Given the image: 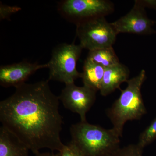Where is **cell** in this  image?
Wrapping results in <instances>:
<instances>
[{
	"mask_svg": "<svg viewBox=\"0 0 156 156\" xmlns=\"http://www.w3.org/2000/svg\"><path fill=\"white\" fill-rule=\"evenodd\" d=\"M49 80L16 87L15 92L0 102V121L35 154L48 148L60 151L62 119L59 98L51 91Z\"/></svg>",
	"mask_w": 156,
	"mask_h": 156,
	"instance_id": "obj_1",
	"label": "cell"
},
{
	"mask_svg": "<svg viewBox=\"0 0 156 156\" xmlns=\"http://www.w3.org/2000/svg\"><path fill=\"white\" fill-rule=\"evenodd\" d=\"M146 79L142 70L136 76L127 82V87L121 91L119 97L107 110L106 114L112 124V129L121 137L126 122L139 120L147 113L141 95V87Z\"/></svg>",
	"mask_w": 156,
	"mask_h": 156,
	"instance_id": "obj_2",
	"label": "cell"
},
{
	"mask_svg": "<svg viewBox=\"0 0 156 156\" xmlns=\"http://www.w3.org/2000/svg\"><path fill=\"white\" fill-rule=\"evenodd\" d=\"M71 142L86 156H108L120 147V136L112 129L87 122L70 127Z\"/></svg>",
	"mask_w": 156,
	"mask_h": 156,
	"instance_id": "obj_3",
	"label": "cell"
},
{
	"mask_svg": "<svg viewBox=\"0 0 156 156\" xmlns=\"http://www.w3.org/2000/svg\"><path fill=\"white\" fill-rule=\"evenodd\" d=\"M83 49L80 44L74 43L60 44L54 48L48 62V80L59 81L65 85L74 83L81 73L76 69V64Z\"/></svg>",
	"mask_w": 156,
	"mask_h": 156,
	"instance_id": "obj_4",
	"label": "cell"
},
{
	"mask_svg": "<svg viewBox=\"0 0 156 156\" xmlns=\"http://www.w3.org/2000/svg\"><path fill=\"white\" fill-rule=\"evenodd\" d=\"M76 25L80 44L89 51L112 47L115 42L118 34L105 17L87 20Z\"/></svg>",
	"mask_w": 156,
	"mask_h": 156,
	"instance_id": "obj_5",
	"label": "cell"
},
{
	"mask_svg": "<svg viewBox=\"0 0 156 156\" xmlns=\"http://www.w3.org/2000/svg\"><path fill=\"white\" fill-rule=\"evenodd\" d=\"M58 9L62 16L76 24L95 17H105L113 12L114 5L107 0H65L59 3Z\"/></svg>",
	"mask_w": 156,
	"mask_h": 156,
	"instance_id": "obj_6",
	"label": "cell"
},
{
	"mask_svg": "<svg viewBox=\"0 0 156 156\" xmlns=\"http://www.w3.org/2000/svg\"><path fill=\"white\" fill-rule=\"evenodd\" d=\"M96 92L83 86L77 87L74 83L65 85L59 98L66 108L80 117L81 122H87L86 115L96 100Z\"/></svg>",
	"mask_w": 156,
	"mask_h": 156,
	"instance_id": "obj_7",
	"label": "cell"
},
{
	"mask_svg": "<svg viewBox=\"0 0 156 156\" xmlns=\"http://www.w3.org/2000/svg\"><path fill=\"white\" fill-rule=\"evenodd\" d=\"M154 22L146 14L144 7L137 1L133 8L125 16L111 23L117 34L129 33L140 35L150 34L153 33Z\"/></svg>",
	"mask_w": 156,
	"mask_h": 156,
	"instance_id": "obj_8",
	"label": "cell"
},
{
	"mask_svg": "<svg viewBox=\"0 0 156 156\" xmlns=\"http://www.w3.org/2000/svg\"><path fill=\"white\" fill-rule=\"evenodd\" d=\"M48 68V63L40 64L22 61L2 65L0 67V84L2 87H17L25 83L30 76L38 70Z\"/></svg>",
	"mask_w": 156,
	"mask_h": 156,
	"instance_id": "obj_9",
	"label": "cell"
},
{
	"mask_svg": "<svg viewBox=\"0 0 156 156\" xmlns=\"http://www.w3.org/2000/svg\"><path fill=\"white\" fill-rule=\"evenodd\" d=\"M129 70L122 63L115 65L105 69L101 87V94L107 96L116 89H121L120 85L129 80Z\"/></svg>",
	"mask_w": 156,
	"mask_h": 156,
	"instance_id": "obj_10",
	"label": "cell"
},
{
	"mask_svg": "<svg viewBox=\"0 0 156 156\" xmlns=\"http://www.w3.org/2000/svg\"><path fill=\"white\" fill-rule=\"evenodd\" d=\"M29 149L14 134L0 128V156H29Z\"/></svg>",
	"mask_w": 156,
	"mask_h": 156,
	"instance_id": "obj_11",
	"label": "cell"
},
{
	"mask_svg": "<svg viewBox=\"0 0 156 156\" xmlns=\"http://www.w3.org/2000/svg\"><path fill=\"white\" fill-rule=\"evenodd\" d=\"M105 68L86 58L81 78L84 86L97 92L100 90Z\"/></svg>",
	"mask_w": 156,
	"mask_h": 156,
	"instance_id": "obj_12",
	"label": "cell"
},
{
	"mask_svg": "<svg viewBox=\"0 0 156 156\" xmlns=\"http://www.w3.org/2000/svg\"><path fill=\"white\" fill-rule=\"evenodd\" d=\"M87 58L105 69L120 63L112 47L89 51Z\"/></svg>",
	"mask_w": 156,
	"mask_h": 156,
	"instance_id": "obj_13",
	"label": "cell"
},
{
	"mask_svg": "<svg viewBox=\"0 0 156 156\" xmlns=\"http://www.w3.org/2000/svg\"><path fill=\"white\" fill-rule=\"evenodd\" d=\"M156 139V117L140 134L137 144L143 149Z\"/></svg>",
	"mask_w": 156,
	"mask_h": 156,
	"instance_id": "obj_14",
	"label": "cell"
},
{
	"mask_svg": "<svg viewBox=\"0 0 156 156\" xmlns=\"http://www.w3.org/2000/svg\"><path fill=\"white\" fill-rule=\"evenodd\" d=\"M143 149L136 144L119 147L108 156H143Z\"/></svg>",
	"mask_w": 156,
	"mask_h": 156,
	"instance_id": "obj_15",
	"label": "cell"
},
{
	"mask_svg": "<svg viewBox=\"0 0 156 156\" xmlns=\"http://www.w3.org/2000/svg\"><path fill=\"white\" fill-rule=\"evenodd\" d=\"M59 156H86L71 141L64 147L58 154Z\"/></svg>",
	"mask_w": 156,
	"mask_h": 156,
	"instance_id": "obj_16",
	"label": "cell"
},
{
	"mask_svg": "<svg viewBox=\"0 0 156 156\" xmlns=\"http://www.w3.org/2000/svg\"><path fill=\"white\" fill-rule=\"evenodd\" d=\"M21 10V8L18 6H9L4 5L1 2L0 5V19H10L12 14L17 13Z\"/></svg>",
	"mask_w": 156,
	"mask_h": 156,
	"instance_id": "obj_17",
	"label": "cell"
},
{
	"mask_svg": "<svg viewBox=\"0 0 156 156\" xmlns=\"http://www.w3.org/2000/svg\"><path fill=\"white\" fill-rule=\"evenodd\" d=\"M143 7H148L156 9V0H147V1H137Z\"/></svg>",
	"mask_w": 156,
	"mask_h": 156,
	"instance_id": "obj_18",
	"label": "cell"
},
{
	"mask_svg": "<svg viewBox=\"0 0 156 156\" xmlns=\"http://www.w3.org/2000/svg\"><path fill=\"white\" fill-rule=\"evenodd\" d=\"M53 152L51 153H39L35 155V156H53Z\"/></svg>",
	"mask_w": 156,
	"mask_h": 156,
	"instance_id": "obj_19",
	"label": "cell"
},
{
	"mask_svg": "<svg viewBox=\"0 0 156 156\" xmlns=\"http://www.w3.org/2000/svg\"><path fill=\"white\" fill-rule=\"evenodd\" d=\"M53 156H58V154H54L53 153Z\"/></svg>",
	"mask_w": 156,
	"mask_h": 156,
	"instance_id": "obj_20",
	"label": "cell"
}]
</instances>
